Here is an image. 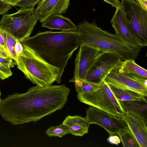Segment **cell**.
<instances>
[{
    "instance_id": "cell-34",
    "label": "cell",
    "mask_w": 147,
    "mask_h": 147,
    "mask_svg": "<svg viewBox=\"0 0 147 147\" xmlns=\"http://www.w3.org/2000/svg\"><path fill=\"white\" fill-rule=\"evenodd\" d=\"M5 3L11 5L12 6H16L17 3L21 0H2Z\"/></svg>"
},
{
    "instance_id": "cell-31",
    "label": "cell",
    "mask_w": 147,
    "mask_h": 147,
    "mask_svg": "<svg viewBox=\"0 0 147 147\" xmlns=\"http://www.w3.org/2000/svg\"><path fill=\"white\" fill-rule=\"evenodd\" d=\"M109 4L113 7L116 8L119 7L120 5V2L118 0H103Z\"/></svg>"
},
{
    "instance_id": "cell-8",
    "label": "cell",
    "mask_w": 147,
    "mask_h": 147,
    "mask_svg": "<svg viewBox=\"0 0 147 147\" xmlns=\"http://www.w3.org/2000/svg\"><path fill=\"white\" fill-rule=\"evenodd\" d=\"M86 118L88 123L95 124L104 128L110 135L117 134L129 127L122 118L110 114L90 106Z\"/></svg>"
},
{
    "instance_id": "cell-26",
    "label": "cell",
    "mask_w": 147,
    "mask_h": 147,
    "mask_svg": "<svg viewBox=\"0 0 147 147\" xmlns=\"http://www.w3.org/2000/svg\"><path fill=\"white\" fill-rule=\"evenodd\" d=\"M10 68H7L0 63V78L3 80L8 78L12 75Z\"/></svg>"
},
{
    "instance_id": "cell-27",
    "label": "cell",
    "mask_w": 147,
    "mask_h": 147,
    "mask_svg": "<svg viewBox=\"0 0 147 147\" xmlns=\"http://www.w3.org/2000/svg\"><path fill=\"white\" fill-rule=\"evenodd\" d=\"M10 57L4 58L0 57V63L7 68H13L16 64Z\"/></svg>"
},
{
    "instance_id": "cell-29",
    "label": "cell",
    "mask_w": 147,
    "mask_h": 147,
    "mask_svg": "<svg viewBox=\"0 0 147 147\" xmlns=\"http://www.w3.org/2000/svg\"><path fill=\"white\" fill-rule=\"evenodd\" d=\"M107 142L112 144L118 145L121 142L119 137L117 135H110L107 139Z\"/></svg>"
},
{
    "instance_id": "cell-1",
    "label": "cell",
    "mask_w": 147,
    "mask_h": 147,
    "mask_svg": "<svg viewBox=\"0 0 147 147\" xmlns=\"http://www.w3.org/2000/svg\"><path fill=\"white\" fill-rule=\"evenodd\" d=\"M70 90L65 84L36 85L26 92L9 95L1 100L0 115L15 125L38 121L61 109Z\"/></svg>"
},
{
    "instance_id": "cell-16",
    "label": "cell",
    "mask_w": 147,
    "mask_h": 147,
    "mask_svg": "<svg viewBox=\"0 0 147 147\" xmlns=\"http://www.w3.org/2000/svg\"><path fill=\"white\" fill-rule=\"evenodd\" d=\"M41 26L50 29L61 30V31H76V26L69 19L61 14H53L41 22Z\"/></svg>"
},
{
    "instance_id": "cell-28",
    "label": "cell",
    "mask_w": 147,
    "mask_h": 147,
    "mask_svg": "<svg viewBox=\"0 0 147 147\" xmlns=\"http://www.w3.org/2000/svg\"><path fill=\"white\" fill-rule=\"evenodd\" d=\"M12 6L2 0H0V15H3L8 12L9 10L12 8Z\"/></svg>"
},
{
    "instance_id": "cell-4",
    "label": "cell",
    "mask_w": 147,
    "mask_h": 147,
    "mask_svg": "<svg viewBox=\"0 0 147 147\" xmlns=\"http://www.w3.org/2000/svg\"><path fill=\"white\" fill-rule=\"evenodd\" d=\"M22 45L23 51L15 63L25 78L41 87L57 82L60 69L48 63L28 47Z\"/></svg>"
},
{
    "instance_id": "cell-15",
    "label": "cell",
    "mask_w": 147,
    "mask_h": 147,
    "mask_svg": "<svg viewBox=\"0 0 147 147\" xmlns=\"http://www.w3.org/2000/svg\"><path fill=\"white\" fill-rule=\"evenodd\" d=\"M134 61H122L115 67L120 73L139 81L147 86V71L137 64Z\"/></svg>"
},
{
    "instance_id": "cell-36",
    "label": "cell",
    "mask_w": 147,
    "mask_h": 147,
    "mask_svg": "<svg viewBox=\"0 0 147 147\" xmlns=\"http://www.w3.org/2000/svg\"><path fill=\"white\" fill-rule=\"evenodd\" d=\"M1 91H0V104H1Z\"/></svg>"
},
{
    "instance_id": "cell-35",
    "label": "cell",
    "mask_w": 147,
    "mask_h": 147,
    "mask_svg": "<svg viewBox=\"0 0 147 147\" xmlns=\"http://www.w3.org/2000/svg\"><path fill=\"white\" fill-rule=\"evenodd\" d=\"M140 6L147 11V0H137Z\"/></svg>"
},
{
    "instance_id": "cell-9",
    "label": "cell",
    "mask_w": 147,
    "mask_h": 147,
    "mask_svg": "<svg viewBox=\"0 0 147 147\" xmlns=\"http://www.w3.org/2000/svg\"><path fill=\"white\" fill-rule=\"evenodd\" d=\"M122 61L117 55L101 52L89 69L85 80L100 84L109 72Z\"/></svg>"
},
{
    "instance_id": "cell-5",
    "label": "cell",
    "mask_w": 147,
    "mask_h": 147,
    "mask_svg": "<svg viewBox=\"0 0 147 147\" xmlns=\"http://www.w3.org/2000/svg\"><path fill=\"white\" fill-rule=\"evenodd\" d=\"M34 10L20 8L15 13L3 14L0 20V29L10 33L21 42L30 36L38 20Z\"/></svg>"
},
{
    "instance_id": "cell-17",
    "label": "cell",
    "mask_w": 147,
    "mask_h": 147,
    "mask_svg": "<svg viewBox=\"0 0 147 147\" xmlns=\"http://www.w3.org/2000/svg\"><path fill=\"white\" fill-rule=\"evenodd\" d=\"M107 84L115 97L119 101L138 100L147 102L146 96L139 93Z\"/></svg>"
},
{
    "instance_id": "cell-11",
    "label": "cell",
    "mask_w": 147,
    "mask_h": 147,
    "mask_svg": "<svg viewBox=\"0 0 147 147\" xmlns=\"http://www.w3.org/2000/svg\"><path fill=\"white\" fill-rule=\"evenodd\" d=\"M110 22L116 34L121 39L142 48L145 46L134 32L121 5L116 8Z\"/></svg>"
},
{
    "instance_id": "cell-25",
    "label": "cell",
    "mask_w": 147,
    "mask_h": 147,
    "mask_svg": "<svg viewBox=\"0 0 147 147\" xmlns=\"http://www.w3.org/2000/svg\"><path fill=\"white\" fill-rule=\"evenodd\" d=\"M41 0H21L16 6L20 8L34 9L36 5Z\"/></svg>"
},
{
    "instance_id": "cell-6",
    "label": "cell",
    "mask_w": 147,
    "mask_h": 147,
    "mask_svg": "<svg viewBox=\"0 0 147 147\" xmlns=\"http://www.w3.org/2000/svg\"><path fill=\"white\" fill-rule=\"evenodd\" d=\"M77 96L80 102L115 116L123 118L126 114L119 101L104 81L96 90L80 92L78 93Z\"/></svg>"
},
{
    "instance_id": "cell-19",
    "label": "cell",
    "mask_w": 147,
    "mask_h": 147,
    "mask_svg": "<svg viewBox=\"0 0 147 147\" xmlns=\"http://www.w3.org/2000/svg\"><path fill=\"white\" fill-rule=\"evenodd\" d=\"M119 136L124 147H140L135 136L128 128L120 132Z\"/></svg>"
},
{
    "instance_id": "cell-14",
    "label": "cell",
    "mask_w": 147,
    "mask_h": 147,
    "mask_svg": "<svg viewBox=\"0 0 147 147\" xmlns=\"http://www.w3.org/2000/svg\"><path fill=\"white\" fill-rule=\"evenodd\" d=\"M70 0H41L34 10L36 17L41 22L53 14L65 13L70 5Z\"/></svg>"
},
{
    "instance_id": "cell-22",
    "label": "cell",
    "mask_w": 147,
    "mask_h": 147,
    "mask_svg": "<svg viewBox=\"0 0 147 147\" xmlns=\"http://www.w3.org/2000/svg\"><path fill=\"white\" fill-rule=\"evenodd\" d=\"M62 123L68 127L73 125H77L85 127H89V125L85 117L83 118L78 115H68L66 117Z\"/></svg>"
},
{
    "instance_id": "cell-18",
    "label": "cell",
    "mask_w": 147,
    "mask_h": 147,
    "mask_svg": "<svg viewBox=\"0 0 147 147\" xmlns=\"http://www.w3.org/2000/svg\"><path fill=\"white\" fill-rule=\"evenodd\" d=\"M119 101L126 112L130 111L136 113L147 119V102L138 100Z\"/></svg>"
},
{
    "instance_id": "cell-23",
    "label": "cell",
    "mask_w": 147,
    "mask_h": 147,
    "mask_svg": "<svg viewBox=\"0 0 147 147\" xmlns=\"http://www.w3.org/2000/svg\"><path fill=\"white\" fill-rule=\"evenodd\" d=\"M69 127L70 134L75 136H82L88 133L89 128L77 125H73Z\"/></svg>"
},
{
    "instance_id": "cell-12",
    "label": "cell",
    "mask_w": 147,
    "mask_h": 147,
    "mask_svg": "<svg viewBox=\"0 0 147 147\" xmlns=\"http://www.w3.org/2000/svg\"><path fill=\"white\" fill-rule=\"evenodd\" d=\"M104 81L117 87L133 90L147 96V86L139 81L120 73L115 67L109 72Z\"/></svg>"
},
{
    "instance_id": "cell-32",
    "label": "cell",
    "mask_w": 147,
    "mask_h": 147,
    "mask_svg": "<svg viewBox=\"0 0 147 147\" xmlns=\"http://www.w3.org/2000/svg\"><path fill=\"white\" fill-rule=\"evenodd\" d=\"M0 57L4 58L10 57V54L8 51L0 45Z\"/></svg>"
},
{
    "instance_id": "cell-21",
    "label": "cell",
    "mask_w": 147,
    "mask_h": 147,
    "mask_svg": "<svg viewBox=\"0 0 147 147\" xmlns=\"http://www.w3.org/2000/svg\"><path fill=\"white\" fill-rule=\"evenodd\" d=\"M46 134L49 137L57 136L62 137L68 134H70L69 127L62 123L55 126H51L46 131Z\"/></svg>"
},
{
    "instance_id": "cell-24",
    "label": "cell",
    "mask_w": 147,
    "mask_h": 147,
    "mask_svg": "<svg viewBox=\"0 0 147 147\" xmlns=\"http://www.w3.org/2000/svg\"><path fill=\"white\" fill-rule=\"evenodd\" d=\"M100 85L93 83L85 80H83L80 92H89L95 91L100 88Z\"/></svg>"
},
{
    "instance_id": "cell-30",
    "label": "cell",
    "mask_w": 147,
    "mask_h": 147,
    "mask_svg": "<svg viewBox=\"0 0 147 147\" xmlns=\"http://www.w3.org/2000/svg\"><path fill=\"white\" fill-rule=\"evenodd\" d=\"M23 49V47L19 40L17 39L15 46V51L17 58L22 53Z\"/></svg>"
},
{
    "instance_id": "cell-7",
    "label": "cell",
    "mask_w": 147,
    "mask_h": 147,
    "mask_svg": "<svg viewBox=\"0 0 147 147\" xmlns=\"http://www.w3.org/2000/svg\"><path fill=\"white\" fill-rule=\"evenodd\" d=\"M122 7L134 32L145 46L147 45V11L137 0H121Z\"/></svg>"
},
{
    "instance_id": "cell-10",
    "label": "cell",
    "mask_w": 147,
    "mask_h": 147,
    "mask_svg": "<svg viewBox=\"0 0 147 147\" xmlns=\"http://www.w3.org/2000/svg\"><path fill=\"white\" fill-rule=\"evenodd\" d=\"M80 47L75 61L74 76L69 82H74L77 79L85 80L89 69L102 52L86 45Z\"/></svg>"
},
{
    "instance_id": "cell-20",
    "label": "cell",
    "mask_w": 147,
    "mask_h": 147,
    "mask_svg": "<svg viewBox=\"0 0 147 147\" xmlns=\"http://www.w3.org/2000/svg\"><path fill=\"white\" fill-rule=\"evenodd\" d=\"M1 30L3 35L7 49L10 57L16 62L17 57L15 51V46L17 39L8 32Z\"/></svg>"
},
{
    "instance_id": "cell-2",
    "label": "cell",
    "mask_w": 147,
    "mask_h": 147,
    "mask_svg": "<svg viewBox=\"0 0 147 147\" xmlns=\"http://www.w3.org/2000/svg\"><path fill=\"white\" fill-rule=\"evenodd\" d=\"M78 36L75 31H39L21 43L31 49L48 63L60 69L57 82L59 84L69 60L79 47Z\"/></svg>"
},
{
    "instance_id": "cell-13",
    "label": "cell",
    "mask_w": 147,
    "mask_h": 147,
    "mask_svg": "<svg viewBox=\"0 0 147 147\" xmlns=\"http://www.w3.org/2000/svg\"><path fill=\"white\" fill-rule=\"evenodd\" d=\"M123 118L137 140L140 147H147V120L140 114L126 111Z\"/></svg>"
},
{
    "instance_id": "cell-3",
    "label": "cell",
    "mask_w": 147,
    "mask_h": 147,
    "mask_svg": "<svg viewBox=\"0 0 147 147\" xmlns=\"http://www.w3.org/2000/svg\"><path fill=\"white\" fill-rule=\"evenodd\" d=\"M78 43L80 47L86 45L102 52L110 53L119 55L122 61L135 60L142 48L127 42L98 26L95 22L84 19L77 26Z\"/></svg>"
},
{
    "instance_id": "cell-33",
    "label": "cell",
    "mask_w": 147,
    "mask_h": 147,
    "mask_svg": "<svg viewBox=\"0 0 147 147\" xmlns=\"http://www.w3.org/2000/svg\"><path fill=\"white\" fill-rule=\"evenodd\" d=\"M0 45L5 48L7 50L6 44L5 43V40L3 36L2 31L0 29ZM8 51V50H7Z\"/></svg>"
}]
</instances>
